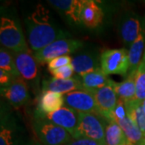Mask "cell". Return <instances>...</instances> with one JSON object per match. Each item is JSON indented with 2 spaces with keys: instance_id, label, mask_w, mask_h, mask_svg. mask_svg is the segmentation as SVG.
Wrapping results in <instances>:
<instances>
[{
  "instance_id": "1",
  "label": "cell",
  "mask_w": 145,
  "mask_h": 145,
  "mask_svg": "<svg viewBox=\"0 0 145 145\" xmlns=\"http://www.w3.org/2000/svg\"><path fill=\"white\" fill-rule=\"evenodd\" d=\"M29 45L34 52L41 50L54 41L66 39L67 32L52 24L49 10L42 4H37L34 11L25 20Z\"/></svg>"
},
{
  "instance_id": "2",
  "label": "cell",
  "mask_w": 145,
  "mask_h": 145,
  "mask_svg": "<svg viewBox=\"0 0 145 145\" xmlns=\"http://www.w3.org/2000/svg\"><path fill=\"white\" fill-rule=\"evenodd\" d=\"M0 42L4 48L16 53L29 52L20 24L10 17H1Z\"/></svg>"
},
{
  "instance_id": "3",
  "label": "cell",
  "mask_w": 145,
  "mask_h": 145,
  "mask_svg": "<svg viewBox=\"0 0 145 145\" xmlns=\"http://www.w3.org/2000/svg\"><path fill=\"white\" fill-rule=\"evenodd\" d=\"M33 129L43 145H65L72 139L66 130L45 118L35 119Z\"/></svg>"
},
{
  "instance_id": "4",
  "label": "cell",
  "mask_w": 145,
  "mask_h": 145,
  "mask_svg": "<svg viewBox=\"0 0 145 145\" xmlns=\"http://www.w3.org/2000/svg\"><path fill=\"white\" fill-rule=\"evenodd\" d=\"M78 119L77 139L87 138L106 143V119L93 113H78Z\"/></svg>"
},
{
  "instance_id": "5",
  "label": "cell",
  "mask_w": 145,
  "mask_h": 145,
  "mask_svg": "<svg viewBox=\"0 0 145 145\" xmlns=\"http://www.w3.org/2000/svg\"><path fill=\"white\" fill-rule=\"evenodd\" d=\"M102 71L106 75H127L129 70V57L127 48L106 49L100 56Z\"/></svg>"
},
{
  "instance_id": "6",
  "label": "cell",
  "mask_w": 145,
  "mask_h": 145,
  "mask_svg": "<svg viewBox=\"0 0 145 145\" xmlns=\"http://www.w3.org/2000/svg\"><path fill=\"white\" fill-rule=\"evenodd\" d=\"M82 46V40L67 38L61 39L54 41L38 52H34V57L39 63L45 64L54 58L77 52Z\"/></svg>"
},
{
  "instance_id": "7",
  "label": "cell",
  "mask_w": 145,
  "mask_h": 145,
  "mask_svg": "<svg viewBox=\"0 0 145 145\" xmlns=\"http://www.w3.org/2000/svg\"><path fill=\"white\" fill-rule=\"evenodd\" d=\"M89 93L93 94L95 99L99 115L107 122L112 121V113L119 100L114 88L111 86H106Z\"/></svg>"
},
{
  "instance_id": "8",
  "label": "cell",
  "mask_w": 145,
  "mask_h": 145,
  "mask_svg": "<svg viewBox=\"0 0 145 145\" xmlns=\"http://www.w3.org/2000/svg\"><path fill=\"white\" fill-rule=\"evenodd\" d=\"M65 103L78 113L98 114V108L93 94L86 90H75L64 95Z\"/></svg>"
},
{
  "instance_id": "9",
  "label": "cell",
  "mask_w": 145,
  "mask_h": 145,
  "mask_svg": "<svg viewBox=\"0 0 145 145\" xmlns=\"http://www.w3.org/2000/svg\"><path fill=\"white\" fill-rule=\"evenodd\" d=\"M140 17L131 12L123 16L119 24V36L127 46H131L144 28Z\"/></svg>"
},
{
  "instance_id": "10",
  "label": "cell",
  "mask_w": 145,
  "mask_h": 145,
  "mask_svg": "<svg viewBox=\"0 0 145 145\" xmlns=\"http://www.w3.org/2000/svg\"><path fill=\"white\" fill-rule=\"evenodd\" d=\"M41 118H45L54 124L66 130L72 135V139L78 138V112L72 109L63 106L57 111L46 114Z\"/></svg>"
},
{
  "instance_id": "11",
  "label": "cell",
  "mask_w": 145,
  "mask_h": 145,
  "mask_svg": "<svg viewBox=\"0 0 145 145\" xmlns=\"http://www.w3.org/2000/svg\"><path fill=\"white\" fill-rule=\"evenodd\" d=\"M1 93L15 106L24 105L29 99L27 86L22 78H15L7 87L1 89Z\"/></svg>"
},
{
  "instance_id": "12",
  "label": "cell",
  "mask_w": 145,
  "mask_h": 145,
  "mask_svg": "<svg viewBox=\"0 0 145 145\" xmlns=\"http://www.w3.org/2000/svg\"><path fill=\"white\" fill-rule=\"evenodd\" d=\"M43 91H52L63 95L75 90H84L81 78L74 77L69 79H57L52 78L44 80L42 82Z\"/></svg>"
},
{
  "instance_id": "13",
  "label": "cell",
  "mask_w": 145,
  "mask_h": 145,
  "mask_svg": "<svg viewBox=\"0 0 145 145\" xmlns=\"http://www.w3.org/2000/svg\"><path fill=\"white\" fill-rule=\"evenodd\" d=\"M64 95L52 91H43L38 103L36 118H41L63 107Z\"/></svg>"
},
{
  "instance_id": "14",
  "label": "cell",
  "mask_w": 145,
  "mask_h": 145,
  "mask_svg": "<svg viewBox=\"0 0 145 145\" xmlns=\"http://www.w3.org/2000/svg\"><path fill=\"white\" fill-rule=\"evenodd\" d=\"M104 13L103 8L93 0H86L81 13V24L93 29L100 26L103 23Z\"/></svg>"
},
{
  "instance_id": "15",
  "label": "cell",
  "mask_w": 145,
  "mask_h": 145,
  "mask_svg": "<svg viewBox=\"0 0 145 145\" xmlns=\"http://www.w3.org/2000/svg\"><path fill=\"white\" fill-rule=\"evenodd\" d=\"M14 59L21 78L27 81L36 79L38 75V61L30 52L16 53Z\"/></svg>"
},
{
  "instance_id": "16",
  "label": "cell",
  "mask_w": 145,
  "mask_h": 145,
  "mask_svg": "<svg viewBox=\"0 0 145 145\" xmlns=\"http://www.w3.org/2000/svg\"><path fill=\"white\" fill-rule=\"evenodd\" d=\"M71 64L74 72L79 77L101 69L100 57L90 52L81 53L73 57Z\"/></svg>"
},
{
  "instance_id": "17",
  "label": "cell",
  "mask_w": 145,
  "mask_h": 145,
  "mask_svg": "<svg viewBox=\"0 0 145 145\" xmlns=\"http://www.w3.org/2000/svg\"><path fill=\"white\" fill-rule=\"evenodd\" d=\"M86 0H49L48 3L52 7L61 11L76 24H81V13Z\"/></svg>"
},
{
  "instance_id": "18",
  "label": "cell",
  "mask_w": 145,
  "mask_h": 145,
  "mask_svg": "<svg viewBox=\"0 0 145 145\" xmlns=\"http://www.w3.org/2000/svg\"><path fill=\"white\" fill-rule=\"evenodd\" d=\"M135 72L128 73L127 78L122 82H116L112 80L111 86L120 100L125 103L135 100Z\"/></svg>"
},
{
  "instance_id": "19",
  "label": "cell",
  "mask_w": 145,
  "mask_h": 145,
  "mask_svg": "<svg viewBox=\"0 0 145 145\" xmlns=\"http://www.w3.org/2000/svg\"><path fill=\"white\" fill-rule=\"evenodd\" d=\"M81 81L84 90L88 92L103 88L106 86H110L112 82V80L107 78L101 69L82 76Z\"/></svg>"
},
{
  "instance_id": "20",
  "label": "cell",
  "mask_w": 145,
  "mask_h": 145,
  "mask_svg": "<svg viewBox=\"0 0 145 145\" xmlns=\"http://www.w3.org/2000/svg\"><path fill=\"white\" fill-rule=\"evenodd\" d=\"M145 52V32L144 28L140 32L138 38L130 46L128 50L129 57V70L128 73L135 72L138 69L143 59Z\"/></svg>"
},
{
  "instance_id": "21",
  "label": "cell",
  "mask_w": 145,
  "mask_h": 145,
  "mask_svg": "<svg viewBox=\"0 0 145 145\" xmlns=\"http://www.w3.org/2000/svg\"><path fill=\"white\" fill-rule=\"evenodd\" d=\"M116 123L123 131L131 145H140L145 140L144 136L139 127L128 116H126L124 119L116 121Z\"/></svg>"
},
{
  "instance_id": "22",
  "label": "cell",
  "mask_w": 145,
  "mask_h": 145,
  "mask_svg": "<svg viewBox=\"0 0 145 145\" xmlns=\"http://www.w3.org/2000/svg\"><path fill=\"white\" fill-rule=\"evenodd\" d=\"M105 131V141L106 145H131L123 131L114 121L107 122Z\"/></svg>"
},
{
  "instance_id": "23",
  "label": "cell",
  "mask_w": 145,
  "mask_h": 145,
  "mask_svg": "<svg viewBox=\"0 0 145 145\" xmlns=\"http://www.w3.org/2000/svg\"><path fill=\"white\" fill-rule=\"evenodd\" d=\"M125 105L127 116L137 124L145 138V114L142 103L134 100Z\"/></svg>"
},
{
  "instance_id": "24",
  "label": "cell",
  "mask_w": 145,
  "mask_h": 145,
  "mask_svg": "<svg viewBox=\"0 0 145 145\" xmlns=\"http://www.w3.org/2000/svg\"><path fill=\"white\" fill-rule=\"evenodd\" d=\"M135 100L143 103L145 100V52L135 74Z\"/></svg>"
},
{
  "instance_id": "25",
  "label": "cell",
  "mask_w": 145,
  "mask_h": 145,
  "mask_svg": "<svg viewBox=\"0 0 145 145\" xmlns=\"http://www.w3.org/2000/svg\"><path fill=\"white\" fill-rule=\"evenodd\" d=\"M0 69L8 72L13 78H20V74L16 67L15 59L3 47L0 49Z\"/></svg>"
},
{
  "instance_id": "26",
  "label": "cell",
  "mask_w": 145,
  "mask_h": 145,
  "mask_svg": "<svg viewBox=\"0 0 145 145\" xmlns=\"http://www.w3.org/2000/svg\"><path fill=\"white\" fill-rule=\"evenodd\" d=\"M49 72L52 76V78H57V79H69V78H72L74 70H73L72 64H70V65H68L63 66L54 70H50Z\"/></svg>"
},
{
  "instance_id": "27",
  "label": "cell",
  "mask_w": 145,
  "mask_h": 145,
  "mask_svg": "<svg viewBox=\"0 0 145 145\" xmlns=\"http://www.w3.org/2000/svg\"><path fill=\"white\" fill-rule=\"evenodd\" d=\"M71 63H72V58L69 55H65V56L57 57L51 60L48 63V70L50 71V70H54V69L61 68L68 65H70Z\"/></svg>"
},
{
  "instance_id": "28",
  "label": "cell",
  "mask_w": 145,
  "mask_h": 145,
  "mask_svg": "<svg viewBox=\"0 0 145 145\" xmlns=\"http://www.w3.org/2000/svg\"><path fill=\"white\" fill-rule=\"evenodd\" d=\"M126 116H127V109H126V105L124 102L119 99L117 105L114 109V111L112 113V121H118L120 119H124Z\"/></svg>"
},
{
  "instance_id": "29",
  "label": "cell",
  "mask_w": 145,
  "mask_h": 145,
  "mask_svg": "<svg viewBox=\"0 0 145 145\" xmlns=\"http://www.w3.org/2000/svg\"><path fill=\"white\" fill-rule=\"evenodd\" d=\"M0 145H13L12 131L3 125L0 130Z\"/></svg>"
},
{
  "instance_id": "30",
  "label": "cell",
  "mask_w": 145,
  "mask_h": 145,
  "mask_svg": "<svg viewBox=\"0 0 145 145\" xmlns=\"http://www.w3.org/2000/svg\"><path fill=\"white\" fill-rule=\"evenodd\" d=\"M65 145H106L105 142H100L87 138L73 139Z\"/></svg>"
},
{
  "instance_id": "31",
  "label": "cell",
  "mask_w": 145,
  "mask_h": 145,
  "mask_svg": "<svg viewBox=\"0 0 145 145\" xmlns=\"http://www.w3.org/2000/svg\"><path fill=\"white\" fill-rule=\"evenodd\" d=\"M15 79L8 72H5L4 70L0 69V84H1V89L7 87L10 82Z\"/></svg>"
},
{
  "instance_id": "32",
  "label": "cell",
  "mask_w": 145,
  "mask_h": 145,
  "mask_svg": "<svg viewBox=\"0 0 145 145\" xmlns=\"http://www.w3.org/2000/svg\"><path fill=\"white\" fill-rule=\"evenodd\" d=\"M142 105H143V108H144V114H145V100L142 103Z\"/></svg>"
},
{
  "instance_id": "33",
  "label": "cell",
  "mask_w": 145,
  "mask_h": 145,
  "mask_svg": "<svg viewBox=\"0 0 145 145\" xmlns=\"http://www.w3.org/2000/svg\"><path fill=\"white\" fill-rule=\"evenodd\" d=\"M140 145H145V140L144 141V142H143V143H142V144H141Z\"/></svg>"
}]
</instances>
